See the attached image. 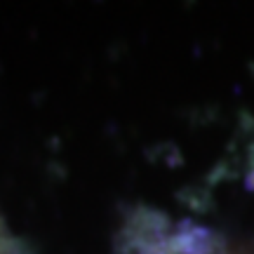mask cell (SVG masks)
Wrapping results in <instances>:
<instances>
[{
	"label": "cell",
	"instance_id": "6da1fadb",
	"mask_svg": "<svg viewBox=\"0 0 254 254\" xmlns=\"http://www.w3.org/2000/svg\"><path fill=\"white\" fill-rule=\"evenodd\" d=\"M0 254H14L12 252V243H9V238L2 226H0Z\"/></svg>",
	"mask_w": 254,
	"mask_h": 254
}]
</instances>
